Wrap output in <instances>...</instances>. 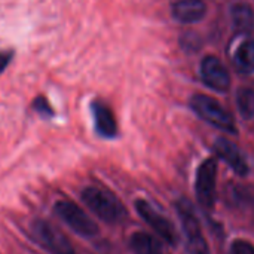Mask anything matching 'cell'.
<instances>
[{"label": "cell", "mask_w": 254, "mask_h": 254, "mask_svg": "<svg viewBox=\"0 0 254 254\" xmlns=\"http://www.w3.org/2000/svg\"><path fill=\"white\" fill-rule=\"evenodd\" d=\"M80 198L83 204L106 223H118L125 216V210L121 201L104 189L95 186L85 188L80 193Z\"/></svg>", "instance_id": "obj_1"}, {"label": "cell", "mask_w": 254, "mask_h": 254, "mask_svg": "<svg viewBox=\"0 0 254 254\" xmlns=\"http://www.w3.org/2000/svg\"><path fill=\"white\" fill-rule=\"evenodd\" d=\"M190 107L201 119H204L211 127L232 134L237 131L232 116L223 109V106L217 100L204 94H196L190 100Z\"/></svg>", "instance_id": "obj_2"}, {"label": "cell", "mask_w": 254, "mask_h": 254, "mask_svg": "<svg viewBox=\"0 0 254 254\" xmlns=\"http://www.w3.org/2000/svg\"><path fill=\"white\" fill-rule=\"evenodd\" d=\"M30 229L34 241L49 254H76L67 235L51 222L37 219L31 223Z\"/></svg>", "instance_id": "obj_3"}, {"label": "cell", "mask_w": 254, "mask_h": 254, "mask_svg": "<svg viewBox=\"0 0 254 254\" xmlns=\"http://www.w3.org/2000/svg\"><path fill=\"white\" fill-rule=\"evenodd\" d=\"M55 214L77 235L91 238L98 234L97 223L73 201L61 199L54 205Z\"/></svg>", "instance_id": "obj_4"}, {"label": "cell", "mask_w": 254, "mask_h": 254, "mask_svg": "<svg viewBox=\"0 0 254 254\" xmlns=\"http://www.w3.org/2000/svg\"><path fill=\"white\" fill-rule=\"evenodd\" d=\"M179 216L182 219V225L186 234V243H188V252L189 254H210L208 246L205 238L202 237L201 226L198 222V217L188 201H180L177 205Z\"/></svg>", "instance_id": "obj_5"}, {"label": "cell", "mask_w": 254, "mask_h": 254, "mask_svg": "<svg viewBox=\"0 0 254 254\" xmlns=\"http://www.w3.org/2000/svg\"><path fill=\"white\" fill-rule=\"evenodd\" d=\"M217 164L214 159H205L196 173V195L202 205L211 207L216 199Z\"/></svg>", "instance_id": "obj_6"}, {"label": "cell", "mask_w": 254, "mask_h": 254, "mask_svg": "<svg viewBox=\"0 0 254 254\" xmlns=\"http://www.w3.org/2000/svg\"><path fill=\"white\" fill-rule=\"evenodd\" d=\"M201 77L204 83L216 92H225L231 86V76L226 65L217 57L213 55L205 57L202 60Z\"/></svg>", "instance_id": "obj_7"}, {"label": "cell", "mask_w": 254, "mask_h": 254, "mask_svg": "<svg viewBox=\"0 0 254 254\" xmlns=\"http://www.w3.org/2000/svg\"><path fill=\"white\" fill-rule=\"evenodd\" d=\"M135 208L138 211V214L141 216V219L168 244H176V232L173 225L162 216L159 214L147 201L144 199H138L135 201Z\"/></svg>", "instance_id": "obj_8"}, {"label": "cell", "mask_w": 254, "mask_h": 254, "mask_svg": "<svg viewBox=\"0 0 254 254\" xmlns=\"http://www.w3.org/2000/svg\"><path fill=\"white\" fill-rule=\"evenodd\" d=\"M95 132L103 138H115L118 135V124L112 109L101 100L91 103Z\"/></svg>", "instance_id": "obj_9"}, {"label": "cell", "mask_w": 254, "mask_h": 254, "mask_svg": "<svg viewBox=\"0 0 254 254\" xmlns=\"http://www.w3.org/2000/svg\"><path fill=\"white\" fill-rule=\"evenodd\" d=\"M214 152H216V155H217L223 162H226L237 174L246 176V174L249 173V165H247L246 158L243 156L241 150H240L234 143H231L229 140H226V138H219V140H216V143H214Z\"/></svg>", "instance_id": "obj_10"}, {"label": "cell", "mask_w": 254, "mask_h": 254, "mask_svg": "<svg viewBox=\"0 0 254 254\" xmlns=\"http://www.w3.org/2000/svg\"><path fill=\"white\" fill-rule=\"evenodd\" d=\"M171 13L174 19L183 24H193L201 21L207 13V6L202 0H179L173 3Z\"/></svg>", "instance_id": "obj_11"}, {"label": "cell", "mask_w": 254, "mask_h": 254, "mask_svg": "<svg viewBox=\"0 0 254 254\" xmlns=\"http://www.w3.org/2000/svg\"><path fill=\"white\" fill-rule=\"evenodd\" d=\"M234 64L240 73L253 74L254 73V40L247 39L240 43L234 52Z\"/></svg>", "instance_id": "obj_12"}, {"label": "cell", "mask_w": 254, "mask_h": 254, "mask_svg": "<svg viewBox=\"0 0 254 254\" xmlns=\"http://www.w3.org/2000/svg\"><path fill=\"white\" fill-rule=\"evenodd\" d=\"M231 18L234 28L238 33H252L254 28V12L253 9L246 3H237L231 9Z\"/></svg>", "instance_id": "obj_13"}, {"label": "cell", "mask_w": 254, "mask_h": 254, "mask_svg": "<svg viewBox=\"0 0 254 254\" xmlns=\"http://www.w3.org/2000/svg\"><path fill=\"white\" fill-rule=\"evenodd\" d=\"M129 247L135 254H162L161 243L146 232H135L129 240Z\"/></svg>", "instance_id": "obj_14"}, {"label": "cell", "mask_w": 254, "mask_h": 254, "mask_svg": "<svg viewBox=\"0 0 254 254\" xmlns=\"http://www.w3.org/2000/svg\"><path fill=\"white\" fill-rule=\"evenodd\" d=\"M237 107L244 119H252L254 116V91L250 88H243L237 94Z\"/></svg>", "instance_id": "obj_15"}, {"label": "cell", "mask_w": 254, "mask_h": 254, "mask_svg": "<svg viewBox=\"0 0 254 254\" xmlns=\"http://www.w3.org/2000/svg\"><path fill=\"white\" fill-rule=\"evenodd\" d=\"M33 110L36 113H39L42 118H52L54 116V109L49 104L48 98L43 97V95H39V97L34 98V101H33Z\"/></svg>", "instance_id": "obj_16"}, {"label": "cell", "mask_w": 254, "mask_h": 254, "mask_svg": "<svg viewBox=\"0 0 254 254\" xmlns=\"http://www.w3.org/2000/svg\"><path fill=\"white\" fill-rule=\"evenodd\" d=\"M229 254H254V246L249 241L238 240L232 244Z\"/></svg>", "instance_id": "obj_17"}, {"label": "cell", "mask_w": 254, "mask_h": 254, "mask_svg": "<svg viewBox=\"0 0 254 254\" xmlns=\"http://www.w3.org/2000/svg\"><path fill=\"white\" fill-rule=\"evenodd\" d=\"M12 60V52H0V73H3L6 70V67L9 65Z\"/></svg>", "instance_id": "obj_18"}]
</instances>
